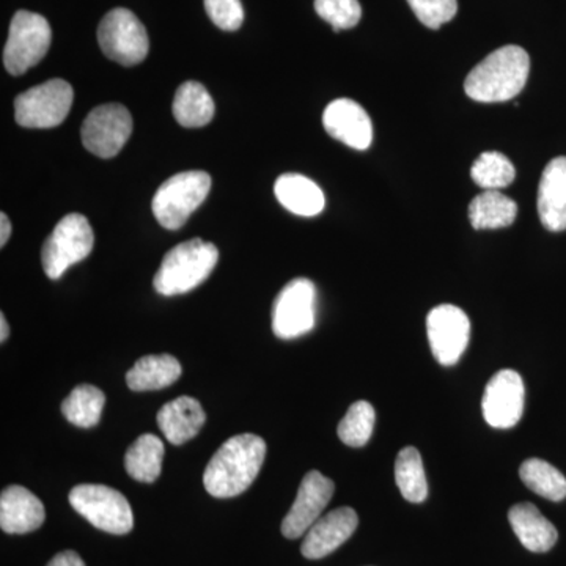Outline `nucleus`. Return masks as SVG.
<instances>
[{"mask_svg": "<svg viewBox=\"0 0 566 566\" xmlns=\"http://www.w3.org/2000/svg\"><path fill=\"white\" fill-rule=\"evenodd\" d=\"M417 20L430 29H439L452 21L458 11L457 0H408Z\"/></svg>", "mask_w": 566, "mask_h": 566, "instance_id": "2f4dec72", "label": "nucleus"}, {"mask_svg": "<svg viewBox=\"0 0 566 566\" xmlns=\"http://www.w3.org/2000/svg\"><path fill=\"white\" fill-rule=\"evenodd\" d=\"M10 329L9 323H7L6 315L0 316V342H6L9 338Z\"/></svg>", "mask_w": 566, "mask_h": 566, "instance_id": "c9c22d12", "label": "nucleus"}, {"mask_svg": "<svg viewBox=\"0 0 566 566\" xmlns=\"http://www.w3.org/2000/svg\"><path fill=\"white\" fill-rule=\"evenodd\" d=\"M52 31L41 14L20 10L10 24L9 40L3 50V65L13 76H21L39 65L50 51Z\"/></svg>", "mask_w": 566, "mask_h": 566, "instance_id": "0eeeda50", "label": "nucleus"}, {"mask_svg": "<svg viewBox=\"0 0 566 566\" xmlns=\"http://www.w3.org/2000/svg\"><path fill=\"white\" fill-rule=\"evenodd\" d=\"M174 117L185 128H200L214 117V102L200 82H185L174 99Z\"/></svg>", "mask_w": 566, "mask_h": 566, "instance_id": "5701e85b", "label": "nucleus"}, {"mask_svg": "<svg viewBox=\"0 0 566 566\" xmlns=\"http://www.w3.org/2000/svg\"><path fill=\"white\" fill-rule=\"evenodd\" d=\"M315 10L322 20L333 25L334 32L356 28L363 18L359 0H315Z\"/></svg>", "mask_w": 566, "mask_h": 566, "instance_id": "7c9ffc66", "label": "nucleus"}, {"mask_svg": "<svg viewBox=\"0 0 566 566\" xmlns=\"http://www.w3.org/2000/svg\"><path fill=\"white\" fill-rule=\"evenodd\" d=\"M133 133V117L122 104H103L87 115L82 125V144L98 158L117 156Z\"/></svg>", "mask_w": 566, "mask_h": 566, "instance_id": "9b49d317", "label": "nucleus"}, {"mask_svg": "<svg viewBox=\"0 0 566 566\" xmlns=\"http://www.w3.org/2000/svg\"><path fill=\"white\" fill-rule=\"evenodd\" d=\"M471 177L485 191H499L515 181L516 170L502 153L486 151L476 158Z\"/></svg>", "mask_w": 566, "mask_h": 566, "instance_id": "c85d7f7f", "label": "nucleus"}, {"mask_svg": "<svg viewBox=\"0 0 566 566\" xmlns=\"http://www.w3.org/2000/svg\"><path fill=\"white\" fill-rule=\"evenodd\" d=\"M428 342L439 364L455 365L461 359L471 337V322L460 307L442 304L427 318Z\"/></svg>", "mask_w": 566, "mask_h": 566, "instance_id": "f8f14e48", "label": "nucleus"}, {"mask_svg": "<svg viewBox=\"0 0 566 566\" xmlns=\"http://www.w3.org/2000/svg\"><path fill=\"white\" fill-rule=\"evenodd\" d=\"M520 476L524 485L547 501L560 502L566 497V479L558 469L539 458L521 464Z\"/></svg>", "mask_w": 566, "mask_h": 566, "instance_id": "cd10ccee", "label": "nucleus"}, {"mask_svg": "<svg viewBox=\"0 0 566 566\" xmlns=\"http://www.w3.org/2000/svg\"><path fill=\"white\" fill-rule=\"evenodd\" d=\"M46 520L44 505L28 488L13 485L0 495V527L7 534L22 535L36 531Z\"/></svg>", "mask_w": 566, "mask_h": 566, "instance_id": "f3484780", "label": "nucleus"}, {"mask_svg": "<svg viewBox=\"0 0 566 566\" xmlns=\"http://www.w3.org/2000/svg\"><path fill=\"white\" fill-rule=\"evenodd\" d=\"M539 221L549 232L566 230V158L558 156L543 170L538 188Z\"/></svg>", "mask_w": 566, "mask_h": 566, "instance_id": "a211bd4d", "label": "nucleus"}, {"mask_svg": "<svg viewBox=\"0 0 566 566\" xmlns=\"http://www.w3.org/2000/svg\"><path fill=\"white\" fill-rule=\"evenodd\" d=\"M375 419L374 406L368 401H356L338 423V438L346 446L364 447L374 434Z\"/></svg>", "mask_w": 566, "mask_h": 566, "instance_id": "c756f323", "label": "nucleus"}, {"mask_svg": "<svg viewBox=\"0 0 566 566\" xmlns=\"http://www.w3.org/2000/svg\"><path fill=\"white\" fill-rule=\"evenodd\" d=\"M335 485L322 472L311 471L304 476L289 515L283 517L282 534L285 538L296 539L307 534L322 517L323 510L333 499Z\"/></svg>", "mask_w": 566, "mask_h": 566, "instance_id": "4468645a", "label": "nucleus"}, {"mask_svg": "<svg viewBox=\"0 0 566 566\" xmlns=\"http://www.w3.org/2000/svg\"><path fill=\"white\" fill-rule=\"evenodd\" d=\"M207 415L202 405L191 397H180L169 401L159 409L156 422L167 441L174 446H181L191 441L203 427Z\"/></svg>", "mask_w": 566, "mask_h": 566, "instance_id": "6ab92c4d", "label": "nucleus"}, {"mask_svg": "<svg viewBox=\"0 0 566 566\" xmlns=\"http://www.w3.org/2000/svg\"><path fill=\"white\" fill-rule=\"evenodd\" d=\"M106 395L98 387L81 385L63 400L62 412L74 427L92 428L102 419Z\"/></svg>", "mask_w": 566, "mask_h": 566, "instance_id": "a878e982", "label": "nucleus"}, {"mask_svg": "<svg viewBox=\"0 0 566 566\" xmlns=\"http://www.w3.org/2000/svg\"><path fill=\"white\" fill-rule=\"evenodd\" d=\"M73 87L63 80H51L21 93L14 99V118L24 128H55L69 117Z\"/></svg>", "mask_w": 566, "mask_h": 566, "instance_id": "6e6552de", "label": "nucleus"}, {"mask_svg": "<svg viewBox=\"0 0 566 566\" xmlns=\"http://www.w3.org/2000/svg\"><path fill=\"white\" fill-rule=\"evenodd\" d=\"M526 401L523 378L515 370L497 371L490 379L483 394V417L493 428H513L520 423Z\"/></svg>", "mask_w": 566, "mask_h": 566, "instance_id": "ddd939ff", "label": "nucleus"}, {"mask_svg": "<svg viewBox=\"0 0 566 566\" xmlns=\"http://www.w3.org/2000/svg\"><path fill=\"white\" fill-rule=\"evenodd\" d=\"M357 524H359V516L349 506L333 510L327 515L319 517L314 526L308 528L303 546H301V553L311 560L329 556L352 538Z\"/></svg>", "mask_w": 566, "mask_h": 566, "instance_id": "dca6fc26", "label": "nucleus"}, {"mask_svg": "<svg viewBox=\"0 0 566 566\" xmlns=\"http://www.w3.org/2000/svg\"><path fill=\"white\" fill-rule=\"evenodd\" d=\"M208 17L226 32H234L243 25L244 9L241 0H205Z\"/></svg>", "mask_w": 566, "mask_h": 566, "instance_id": "473e14b6", "label": "nucleus"}, {"mask_svg": "<svg viewBox=\"0 0 566 566\" xmlns=\"http://www.w3.org/2000/svg\"><path fill=\"white\" fill-rule=\"evenodd\" d=\"M164 444L155 434H142L125 455L126 472L137 482L153 483L163 469Z\"/></svg>", "mask_w": 566, "mask_h": 566, "instance_id": "393cba45", "label": "nucleus"}, {"mask_svg": "<svg viewBox=\"0 0 566 566\" xmlns=\"http://www.w3.org/2000/svg\"><path fill=\"white\" fill-rule=\"evenodd\" d=\"M274 193L283 208L304 218L319 214L326 205L322 188L300 174L281 175L275 181Z\"/></svg>", "mask_w": 566, "mask_h": 566, "instance_id": "412c9836", "label": "nucleus"}, {"mask_svg": "<svg viewBox=\"0 0 566 566\" xmlns=\"http://www.w3.org/2000/svg\"><path fill=\"white\" fill-rule=\"evenodd\" d=\"M10 234H11V223H10V219L7 218V214L6 212H2V214H0V245H6L7 244V241L10 240Z\"/></svg>", "mask_w": 566, "mask_h": 566, "instance_id": "f704fd0d", "label": "nucleus"}, {"mask_svg": "<svg viewBox=\"0 0 566 566\" xmlns=\"http://www.w3.org/2000/svg\"><path fill=\"white\" fill-rule=\"evenodd\" d=\"M509 521L521 545L531 553H547L557 543V528L531 502L512 506Z\"/></svg>", "mask_w": 566, "mask_h": 566, "instance_id": "aec40b11", "label": "nucleus"}, {"mask_svg": "<svg viewBox=\"0 0 566 566\" xmlns=\"http://www.w3.org/2000/svg\"><path fill=\"white\" fill-rule=\"evenodd\" d=\"M323 125L329 136L354 150H367L374 140V123L364 107L349 98L331 103L324 111Z\"/></svg>", "mask_w": 566, "mask_h": 566, "instance_id": "2eb2a0df", "label": "nucleus"}, {"mask_svg": "<svg viewBox=\"0 0 566 566\" xmlns=\"http://www.w3.org/2000/svg\"><path fill=\"white\" fill-rule=\"evenodd\" d=\"M316 289L314 282L297 277L286 283L273 305L275 337L290 340L311 333L315 326Z\"/></svg>", "mask_w": 566, "mask_h": 566, "instance_id": "9d476101", "label": "nucleus"}, {"mask_svg": "<svg viewBox=\"0 0 566 566\" xmlns=\"http://www.w3.org/2000/svg\"><path fill=\"white\" fill-rule=\"evenodd\" d=\"M266 457V442L255 434H238L223 442L205 469V490L218 499L234 497L252 485Z\"/></svg>", "mask_w": 566, "mask_h": 566, "instance_id": "f257e3e1", "label": "nucleus"}, {"mask_svg": "<svg viewBox=\"0 0 566 566\" xmlns=\"http://www.w3.org/2000/svg\"><path fill=\"white\" fill-rule=\"evenodd\" d=\"M98 43L111 61L123 66L144 62L150 50L147 31L139 18L126 9L111 10L98 28Z\"/></svg>", "mask_w": 566, "mask_h": 566, "instance_id": "1a4fd4ad", "label": "nucleus"}, {"mask_svg": "<svg viewBox=\"0 0 566 566\" xmlns=\"http://www.w3.org/2000/svg\"><path fill=\"white\" fill-rule=\"evenodd\" d=\"M515 200L499 191H485L469 205V221L475 230L505 229L516 221Z\"/></svg>", "mask_w": 566, "mask_h": 566, "instance_id": "b1692460", "label": "nucleus"}, {"mask_svg": "<svg viewBox=\"0 0 566 566\" xmlns=\"http://www.w3.org/2000/svg\"><path fill=\"white\" fill-rule=\"evenodd\" d=\"M181 371V364L170 354H150L133 365L126 375V385L134 392L161 390L178 381Z\"/></svg>", "mask_w": 566, "mask_h": 566, "instance_id": "4be33fe9", "label": "nucleus"}, {"mask_svg": "<svg viewBox=\"0 0 566 566\" xmlns=\"http://www.w3.org/2000/svg\"><path fill=\"white\" fill-rule=\"evenodd\" d=\"M211 177L200 170L181 172L169 178L153 197V214L164 229L178 230L207 199Z\"/></svg>", "mask_w": 566, "mask_h": 566, "instance_id": "20e7f679", "label": "nucleus"}, {"mask_svg": "<svg viewBox=\"0 0 566 566\" xmlns=\"http://www.w3.org/2000/svg\"><path fill=\"white\" fill-rule=\"evenodd\" d=\"M528 71L531 57L523 48H499L468 74L465 95L479 103L510 102L526 87Z\"/></svg>", "mask_w": 566, "mask_h": 566, "instance_id": "f03ea898", "label": "nucleus"}, {"mask_svg": "<svg viewBox=\"0 0 566 566\" xmlns=\"http://www.w3.org/2000/svg\"><path fill=\"white\" fill-rule=\"evenodd\" d=\"M69 501L92 526L112 535L133 531L134 516L128 499L104 485H77L70 491Z\"/></svg>", "mask_w": 566, "mask_h": 566, "instance_id": "423d86ee", "label": "nucleus"}, {"mask_svg": "<svg viewBox=\"0 0 566 566\" xmlns=\"http://www.w3.org/2000/svg\"><path fill=\"white\" fill-rule=\"evenodd\" d=\"M218 260L214 244L192 238L166 253L153 285L163 296L189 293L210 277Z\"/></svg>", "mask_w": 566, "mask_h": 566, "instance_id": "7ed1b4c3", "label": "nucleus"}, {"mask_svg": "<svg viewBox=\"0 0 566 566\" xmlns=\"http://www.w3.org/2000/svg\"><path fill=\"white\" fill-rule=\"evenodd\" d=\"M93 244L95 234L88 219L71 212L55 226L54 232L44 241L41 251L44 273L52 281H57L70 266L91 255Z\"/></svg>", "mask_w": 566, "mask_h": 566, "instance_id": "39448f33", "label": "nucleus"}, {"mask_svg": "<svg viewBox=\"0 0 566 566\" xmlns=\"http://www.w3.org/2000/svg\"><path fill=\"white\" fill-rule=\"evenodd\" d=\"M395 482L406 501L420 504L427 499L428 483L422 457L416 447H405L395 461Z\"/></svg>", "mask_w": 566, "mask_h": 566, "instance_id": "bb28decb", "label": "nucleus"}, {"mask_svg": "<svg viewBox=\"0 0 566 566\" xmlns=\"http://www.w3.org/2000/svg\"><path fill=\"white\" fill-rule=\"evenodd\" d=\"M48 566H85V564L80 554L74 553V551H63V553L52 557Z\"/></svg>", "mask_w": 566, "mask_h": 566, "instance_id": "72a5a7b5", "label": "nucleus"}]
</instances>
